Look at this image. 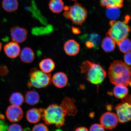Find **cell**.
Instances as JSON below:
<instances>
[{
	"mask_svg": "<svg viewBox=\"0 0 131 131\" xmlns=\"http://www.w3.org/2000/svg\"><path fill=\"white\" fill-rule=\"evenodd\" d=\"M88 40L94 44V48H97L100 43L101 38L99 35L96 33L90 34L88 36Z\"/></svg>",
	"mask_w": 131,
	"mask_h": 131,
	"instance_id": "83f0119b",
	"label": "cell"
},
{
	"mask_svg": "<svg viewBox=\"0 0 131 131\" xmlns=\"http://www.w3.org/2000/svg\"><path fill=\"white\" fill-rule=\"evenodd\" d=\"M75 131H89L86 127H81L78 128Z\"/></svg>",
	"mask_w": 131,
	"mask_h": 131,
	"instance_id": "e575fe53",
	"label": "cell"
},
{
	"mask_svg": "<svg viewBox=\"0 0 131 131\" xmlns=\"http://www.w3.org/2000/svg\"><path fill=\"white\" fill-rule=\"evenodd\" d=\"M108 73L110 81L113 84L130 86L131 68L123 62L116 60L112 62Z\"/></svg>",
	"mask_w": 131,
	"mask_h": 131,
	"instance_id": "6da1fadb",
	"label": "cell"
},
{
	"mask_svg": "<svg viewBox=\"0 0 131 131\" xmlns=\"http://www.w3.org/2000/svg\"><path fill=\"white\" fill-rule=\"evenodd\" d=\"M26 118L31 123L35 124L38 122L41 118V115L39 109L33 108L29 110L26 114Z\"/></svg>",
	"mask_w": 131,
	"mask_h": 131,
	"instance_id": "2e32d148",
	"label": "cell"
},
{
	"mask_svg": "<svg viewBox=\"0 0 131 131\" xmlns=\"http://www.w3.org/2000/svg\"><path fill=\"white\" fill-rule=\"evenodd\" d=\"M110 24L111 27L106 35L111 38L117 44L128 36L130 28L127 24V21L112 20Z\"/></svg>",
	"mask_w": 131,
	"mask_h": 131,
	"instance_id": "277c9868",
	"label": "cell"
},
{
	"mask_svg": "<svg viewBox=\"0 0 131 131\" xmlns=\"http://www.w3.org/2000/svg\"><path fill=\"white\" fill-rule=\"evenodd\" d=\"M41 115V118L47 125H54L59 127L64 124L65 117L68 112L64 104H52L46 108L39 109Z\"/></svg>",
	"mask_w": 131,
	"mask_h": 131,
	"instance_id": "7a4b0ae2",
	"label": "cell"
},
{
	"mask_svg": "<svg viewBox=\"0 0 131 131\" xmlns=\"http://www.w3.org/2000/svg\"><path fill=\"white\" fill-rule=\"evenodd\" d=\"M101 124L105 129L112 130L119 122L117 115L114 113L107 112L103 114L100 119Z\"/></svg>",
	"mask_w": 131,
	"mask_h": 131,
	"instance_id": "ba28073f",
	"label": "cell"
},
{
	"mask_svg": "<svg viewBox=\"0 0 131 131\" xmlns=\"http://www.w3.org/2000/svg\"><path fill=\"white\" fill-rule=\"evenodd\" d=\"M7 67L5 66L1 65L0 66V75L2 76H4L8 73Z\"/></svg>",
	"mask_w": 131,
	"mask_h": 131,
	"instance_id": "d6a6232c",
	"label": "cell"
},
{
	"mask_svg": "<svg viewBox=\"0 0 131 131\" xmlns=\"http://www.w3.org/2000/svg\"><path fill=\"white\" fill-rule=\"evenodd\" d=\"M49 7L52 12L59 13L64 9V4L62 0H51L49 3Z\"/></svg>",
	"mask_w": 131,
	"mask_h": 131,
	"instance_id": "7402d4cb",
	"label": "cell"
},
{
	"mask_svg": "<svg viewBox=\"0 0 131 131\" xmlns=\"http://www.w3.org/2000/svg\"><path fill=\"white\" fill-rule=\"evenodd\" d=\"M6 115L8 120L10 122H17L22 119L23 111L20 106L11 105L8 107Z\"/></svg>",
	"mask_w": 131,
	"mask_h": 131,
	"instance_id": "9c48e42d",
	"label": "cell"
},
{
	"mask_svg": "<svg viewBox=\"0 0 131 131\" xmlns=\"http://www.w3.org/2000/svg\"><path fill=\"white\" fill-rule=\"evenodd\" d=\"M74 100L66 97L63 100L62 103L66 107L68 114L70 116H74L77 112V108L75 105Z\"/></svg>",
	"mask_w": 131,
	"mask_h": 131,
	"instance_id": "ffe728a7",
	"label": "cell"
},
{
	"mask_svg": "<svg viewBox=\"0 0 131 131\" xmlns=\"http://www.w3.org/2000/svg\"><path fill=\"white\" fill-rule=\"evenodd\" d=\"M7 131H23V130L19 124H14L8 127Z\"/></svg>",
	"mask_w": 131,
	"mask_h": 131,
	"instance_id": "f546056e",
	"label": "cell"
},
{
	"mask_svg": "<svg viewBox=\"0 0 131 131\" xmlns=\"http://www.w3.org/2000/svg\"><path fill=\"white\" fill-rule=\"evenodd\" d=\"M119 50L123 53H126L131 51V42L127 38L117 43Z\"/></svg>",
	"mask_w": 131,
	"mask_h": 131,
	"instance_id": "484cf974",
	"label": "cell"
},
{
	"mask_svg": "<svg viewBox=\"0 0 131 131\" xmlns=\"http://www.w3.org/2000/svg\"><path fill=\"white\" fill-rule=\"evenodd\" d=\"M32 131H49V130L48 127L45 124H40L34 126Z\"/></svg>",
	"mask_w": 131,
	"mask_h": 131,
	"instance_id": "f1b7e54d",
	"label": "cell"
},
{
	"mask_svg": "<svg viewBox=\"0 0 131 131\" xmlns=\"http://www.w3.org/2000/svg\"><path fill=\"white\" fill-rule=\"evenodd\" d=\"M127 96L124 98L122 103H119L115 108L119 122L124 123L130 121L131 119L130 99Z\"/></svg>",
	"mask_w": 131,
	"mask_h": 131,
	"instance_id": "52a82bcc",
	"label": "cell"
},
{
	"mask_svg": "<svg viewBox=\"0 0 131 131\" xmlns=\"http://www.w3.org/2000/svg\"><path fill=\"white\" fill-rule=\"evenodd\" d=\"M24 101L23 96L19 92L13 93L9 98L10 102L13 105L20 106L23 103Z\"/></svg>",
	"mask_w": 131,
	"mask_h": 131,
	"instance_id": "603a6c76",
	"label": "cell"
},
{
	"mask_svg": "<svg viewBox=\"0 0 131 131\" xmlns=\"http://www.w3.org/2000/svg\"><path fill=\"white\" fill-rule=\"evenodd\" d=\"M63 15L70 19L73 24L81 26L84 22L87 16V12L81 4L76 3L70 7H64Z\"/></svg>",
	"mask_w": 131,
	"mask_h": 131,
	"instance_id": "5b68a950",
	"label": "cell"
},
{
	"mask_svg": "<svg viewBox=\"0 0 131 131\" xmlns=\"http://www.w3.org/2000/svg\"><path fill=\"white\" fill-rule=\"evenodd\" d=\"M2 49V45L1 42H0V52H1Z\"/></svg>",
	"mask_w": 131,
	"mask_h": 131,
	"instance_id": "74e56055",
	"label": "cell"
},
{
	"mask_svg": "<svg viewBox=\"0 0 131 131\" xmlns=\"http://www.w3.org/2000/svg\"><path fill=\"white\" fill-rule=\"evenodd\" d=\"M107 8L106 15L109 19L113 20L118 18L120 15L119 8L111 7Z\"/></svg>",
	"mask_w": 131,
	"mask_h": 131,
	"instance_id": "d4e9b609",
	"label": "cell"
},
{
	"mask_svg": "<svg viewBox=\"0 0 131 131\" xmlns=\"http://www.w3.org/2000/svg\"><path fill=\"white\" fill-rule=\"evenodd\" d=\"M72 30L73 33L74 34H79L81 32L79 29L76 28L72 27Z\"/></svg>",
	"mask_w": 131,
	"mask_h": 131,
	"instance_id": "d590c367",
	"label": "cell"
},
{
	"mask_svg": "<svg viewBox=\"0 0 131 131\" xmlns=\"http://www.w3.org/2000/svg\"><path fill=\"white\" fill-rule=\"evenodd\" d=\"M123 0H101V5L107 8L111 7H122Z\"/></svg>",
	"mask_w": 131,
	"mask_h": 131,
	"instance_id": "cb8c5ba5",
	"label": "cell"
},
{
	"mask_svg": "<svg viewBox=\"0 0 131 131\" xmlns=\"http://www.w3.org/2000/svg\"><path fill=\"white\" fill-rule=\"evenodd\" d=\"M124 60L125 63L129 66H131V51L126 53L124 56Z\"/></svg>",
	"mask_w": 131,
	"mask_h": 131,
	"instance_id": "1f68e13d",
	"label": "cell"
},
{
	"mask_svg": "<svg viewBox=\"0 0 131 131\" xmlns=\"http://www.w3.org/2000/svg\"><path fill=\"white\" fill-rule=\"evenodd\" d=\"M4 50L6 55L11 59L15 58L18 56L21 51L18 44L13 41L6 44Z\"/></svg>",
	"mask_w": 131,
	"mask_h": 131,
	"instance_id": "8fae6325",
	"label": "cell"
},
{
	"mask_svg": "<svg viewBox=\"0 0 131 131\" xmlns=\"http://www.w3.org/2000/svg\"><path fill=\"white\" fill-rule=\"evenodd\" d=\"M28 31L27 29L19 27H14L11 30V39L13 42L21 43L27 39Z\"/></svg>",
	"mask_w": 131,
	"mask_h": 131,
	"instance_id": "30bf717a",
	"label": "cell"
},
{
	"mask_svg": "<svg viewBox=\"0 0 131 131\" xmlns=\"http://www.w3.org/2000/svg\"><path fill=\"white\" fill-rule=\"evenodd\" d=\"M53 31V27L50 25L46 27L35 28L32 29V33L34 35H42L48 34Z\"/></svg>",
	"mask_w": 131,
	"mask_h": 131,
	"instance_id": "4316f807",
	"label": "cell"
},
{
	"mask_svg": "<svg viewBox=\"0 0 131 131\" xmlns=\"http://www.w3.org/2000/svg\"><path fill=\"white\" fill-rule=\"evenodd\" d=\"M24 100L27 104L34 105L40 101V96L37 92L30 91L27 92L26 93Z\"/></svg>",
	"mask_w": 131,
	"mask_h": 131,
	"instance_id": "e0dca14e",
	"label": "cell"
},
{
	"mask_svg": "<svg viewBox=\"0 0 131 131\" xmlns=\"http://www.w3.org/2000/svg\"><path fill=\"white\" fill-rule=\"evenodd\" d=\"M128 92L127 86L122 85H116L113 91V93L116 97L122 100L127 96Z\"/></svg>",
	"mask_w": 131,
	"mask_h": 131,
	"instance_id": "ac0fdd59",
	"label": "cell"
},
{
	"mask_svg": "<svg viewBox=\"0 0 131 131\" xmlns=\"http://www.w3.org/2000/svg\"><path fill=\"white\" fill-rule=\"evenodd\" d=\"M68 79L67 75L62 72H58L54 74L52 77V83L58 88L65 87L67 85Z\"/></svg>",
	"mask_w": 131,
	"mask_h": 131,
	"instance_id": "4fadbf2b",
	"label": "cell"
},
{
	"mask_svg": "<svg viewBox=\"0 0 131 131\" xmlns=\"http://www.w3.org/2000/svg\"><path fill=\"white\" fill-rule=\"evenodd\" d=\"M29 87L41 88L46 87L52 83V77L50 73L43 72L41 70L32 68L29 73Z\"/></svg>",
	"mask_w": 131,
	"mask_h": 131,
	"instance_id": "8992f818",
	"label": "cell"
},
{
	"mask_svg": "<svg viewBox=\"0 0 131 131\" xmlns=\"http://www.w3.org/2000/svg\"><path fill=\"white\" fill-rule=\"evenodd\" d=\"M81 73L85 75L90 82L95 84H100L104 81L106 73L100 65L88 60L83 62L80 66Z\"/></svg>",
	"mask_w": 131,
	"mask_h": 131,
	"instance_id": "3957f363",
	"label": "cell"
},
{
	"mask_svg": "<svg viewBox=\"0 0 131 131\" xmlns=\"http://www.w3.org/2000/svg\"><path fill=\"white\" fill-rule=\"evenodd\" d=\"M71 1H77V0H71Z\"/></svg>",
	"mask_w": 131,
	"mask_h": 131,
	"instance_id": "f35d334b",
	"label": "cell"
},
{
	"mask_svg": "<svg viewBox=\"0 0 131 131\" xmlns=\"http://www.w3.org/2000/svg\"><path fill=\"white\" fill-rule=\"evenodd\" d=\"M116 43V42L111 38L106 35L102 40L101 46L105 52L109 53L114 50Z\"/></svg>",
	"mask_w": 131,
	"mask_h": 131,
	"instance_id": "d6986e66",
	"label": "cell"
},
{
	"mask_svg": "<svg viewBox=\"0 0 131 131\" xmlns=\"http://www.w3.org/2000/svg\"><path fill=\"white\" fill-rule=\"evenodd\" d=\"M40 70L43 72L50 73L53 71L55 68L54 62L50 58H46L42 60L39 64Z\"/></svg>",
	"mask_w": 131,
	"mask_h": 131,
	"instance_id": "9a60e30c",
	"label": "cell"
},
{
	"mask_svg": "<svg viewBox=\"0 0 131 131\" xmlns=\"http://www.w3.org/2000/svg\"><path fill=\"white\" fill-rule=\"evenodd\" d=\"M2 7L6 12H12L15 11L18 7L17 0H3Z\"/></svg>",
	"mask_w": 131,
	"mask_h": 131,
	"instance_id": "44dd1931",
	"label": "cell"
},
{
	"mask_svg": "<svg viewBox=\"0 0 131 131\" xmlns=\"http://www.w3.org/2000/svg\"><path fill=\"white\" fill-rule=\"evenodd\" d=\"M19 55L21 61L25 63H32L35 58V53L33 50L28 47L23 49Z\"/></svg>",
	"mask_w": 131,
	"mask_h": 131,
	"instance_id": "5bb4252c",
	"label": "cell"
},
{
	"mask_svg": "<svg viewBox=\"0 0 131 131\" xmlns=\"http://www.w3.org/2000/svg\"><path fill=\"white\" fill-rule=\"evenodd\" d=\"M87 47L89 48H91L92 47H94V45L92 42L89 41H87L86 43Z\"/></svg>",
	"mask_w": 131,
	"mask_h": 131,
	"instance_id": "8d00e7d4",
	"label": "cell"
},
{
	"mask_svg": "<svg viewBox=\"0 0 131 131\" xmlns=\"http://www.w3.org/2000/svg\"><path fill=\"white\" fill-rule=\"evenodd\" d=\"M8 127L4 121L0 120V131H7Z\"/></svg>",
	"mask_w": 131,
	"mask_h": 131,
	"instance_id": "836d02e7",
	"label": "cell"
},
{
	"mask_svg": "<svg viewBox=\"0 0 131 131\" xmlns=\"http://www.w3.org/2000/svg\"><path fill=\"white\" fill-rule=\"evenodd\" d=\"M65 53L70 56H75L79 53L80 45L74 40H69L65 42L64 46Z\"/></svg>",
	"mask_w": 131,
	"mask_h": 131,
	"instance_id": "7c38bea8",
	"label": "cell"
},
{
	"mask_svg": "<svg viewBox=\"0 0 131 131\" xmlns=\"http://www.w3.org/2000/svg\"><path fill=\"white\" fill-rule=\"evenodd\" d=\"M89 131H105V130L101 124H95L91 126Z\"/></svg>",
	"mask_w": 131,
	"mask_h": 131,
	"instance_id": "4dcf8cb0",
	"label": "cell"
}]
</instances>
